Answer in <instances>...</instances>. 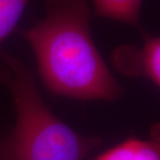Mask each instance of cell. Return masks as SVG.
Listing matches in <instances>:
<instances>
[{"mask_svg":"<svg viewBox=\"0 0 160 160\" xmlns=\"http://www.w3.org/2000/svg\"><path fill=\"white\" fill-rule=\"evenodd\" d=\"M94 160H160L158 126L153 127L149 140L129 138L104 151Z\"/></svg>","mask_w":160,"mask_h":160,"instance_id":"obj_4","label":"cell"},{"mask_svg":"<svg viewBox=\"0 0 160 160\" xmlns=\"http://www.w3.org/2000/svg\"><path fill=\"white\" fill-rule=\"evenodd\" d=\"M46 6L45 18L23 35L46 87L78 100L119 99L122 88L92 38L88 0H47Z\"/></svg>","mask_w":160,"mask_h":160,"instance_id":"obj_1","label":"cell"},{"mask_svg":"<svg viewBox=\"0 0 160 160\" xmlns=\"http://www.w3.org/2000/svg\"><path fill=\"white\" fill-rule=\"evenodd\" d=\"M98 15L140 29L142 0H92Z\"/></svg>","mask_w":160,"mask_h":160,"instance_id":"obj_5","label":"cell"},{"mask_svg":"<svg viewBox=\"0 0 160 160\" xmlns=\"http://www.w3.org/2000/svg\"><path fill=\"white\" fill-rule=\"evenodd\" d=\"M115 69L125 76L144 78L160 85V40L148 37L142 47L121 46L112 54Z\"/></svg>","mask_w":160,"mask_h":160,"instance_id":"obj_3","label":"cell"},{"mask_svg":"<svg viewBox=\"0 0 160 160\" xmlns=\"http://www.w3.org/2000/svg\"><path fill=\"white\" fill-rule=\"evenodd\" d=\"M29 0H0V45L15 29Z\"/></svg>","mask_w":160,"mask_h":160,"instance_id":"obj_6","label":"cell"},{"mask_svg":"<svg viewBox=\"0 0 160 160\" xmlns=\"http://www.w3.org/2000/svg\"><path fill=\"white\" fill-rule=\"evenodd\" d=\"M0 80L11 92L16 123L0 143V160H85L102 140L85 136L57 118L41 97L32 73L16 57L2 52Z\"/></svg>","mask_w":160,"mask_h":160,"instance_id":"obj_2","label":"cell"}]
</instances>
